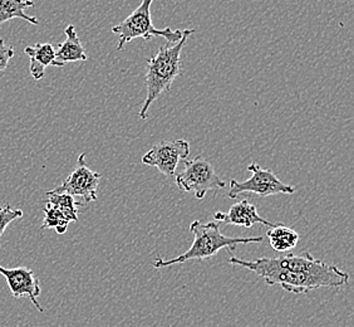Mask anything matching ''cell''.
I'll use <instances>...</instances> for the list:
<instances>
[{
  "instance_id": "obj_1",
  "label": "cell",
  "mask_w": 354,
  "mask_h": 327,
  "mask_svg": "<svg viewBox=\"0 0 354 327\" xmlns=\"http://www.w3.org/2000/svg\"><path fill=\"white\" fill-rule=\"evenodd\" d=\"M229 263L252 271L266 281L268 286L278 285L294 294H307L318 288H341L349 282L347 272L314 258L309 252L289 253L286 257H261L254 260L230 254Z\"/></svg>"
},
{
  "instance_id": "obj_2",
  "label": "cell",
  "mask_w": 354,
  "mask_h": 327,
  "mask_svg": "<svg viewBox=\"0 0 354 327\" xmlns=\"http://www.w3.org/2000/svg\"><path fill=\"white\" fill-rule=\"evenodd\" d=\"M190 232L194 237L192 245L186 252L171 259H164L161 257L153 260L155 268L181 265L194 259H207L216 256L223 249H235L239 245H252L261 243L264 237H226L220 231V223L209 222L203 223L195 220L190 224Z\"/></svg>"
},
{
  "instance_id": "obj_3",
  "label": "cell",
  "mask_w": 354,
  "mask_h": 327,
  "mask_svg": "<svg viewBox=\"0 0 354 327\" xmlns=\"http://www.w3.org/2000/svg\"><path fill=\"white\" fill-rule=\"evenodd\" d=\"M195 29H190L183 39L170 47H161L158 53L153 55L147 63L146 72V86L147 96L140 109V117L147 118V112L151 105L156 101L160 96L169 91L174 81L181 75V52L184 49L189 35H194Z\"/></svg>"
},
{
  "instance_id": "obj_4",
  "label": "cell",
  "mask_w": 354,
  "mask_h": 327,
  "mask_svg": "<svg viewBox=\"0 0 354 327\" xmlns=\"http://www.w3.org/2000/svg\"><path fill=\"white\" fill-rule=\"evenodd\" d=\"M153 1L155 0H142V3L135 12H132L124 21L112 28V33L118 35L117 51H121L129 42L136 38H143L149 41L155 37H162L167 43L176 44L177 42L183 39L185 35L190 32V29L172 30L169 27L165 29L153 27L151 15V6Z\"/></svg>"
},
{
  "instance_id": "obj_5",
  "label": "cell",
  "mask_w": 354,
  "mask_h": 327,
  "mask_svg": "<svg viewBox=\"0 0 354 327\" xmlns=\"http://www.w3.org/2000/svg\"><path fill=\"white\" fill-rule=\"evenodd\" d=\"M184 166V170L176 175L177 186L186 193H194L196 199H204L209 191L226 186L225 180L216 174L214 165L205 157H198L185 161Z\"/></svg>"
},
{
  "instance_id": "obj_6",
  "label": "cell",
  "mask_w": 354,
  "mask_h": 327,
  "mask_svg": "<svg viewBox=\"0 0 354 327\" xmlns=\"http://www.w3.org/2000/svg\"><path fill=\"white\" fill-rule=\"evenodd\" d=\"M248 170L252 173V177L244 182L230 180V191L227 193L229 198H238L244 193H254L260 198L272 197L277 194H294L295 188L293 185L284 184L279 177L270 170L261 169L258 164L252 163L248 166Z\"/></svg>"
},
{
  "instance_id": "obj_7",
  "label": "cell",
  "mask_w": 354,
  "mask_h": 327,
  "mask_svg": "<svg viewBox=\"0 0 354 327\" xmlns=\"http://www.w3.org/2000/svg\"><path fill=\"white\" fill-rule=\"evenodd\" d=\"M101 182V174L91 170L86 163V154H81L77 160L75 170L62 183L61 186L50 191L57 194H68L71 197H81L84 204L97 200V189Z\"/></svg>"
},
{
  "instance_id": "obj_8",
  "label": "cell",
  "mask_w": 354,
  "mask_h": 327,
  "mask_svg": "<svg viewBox=\"0 0 354 327\" xmlns=\"http://www.w3.org/2000/svg\"><path fill=\"white\" fill-rule=\"evenodd\" d=\"M190 155V143L186 140L162 141L155 145L142 157V163L155 166L165 177H175L177 165Z\"/></svg>"
},
{
  "instance_id": "obj_9",
  "label": "cell",
  "mask_w": 354,
  "mask_h": 327,
  "mask_svg": "<svg viewBox=\"0 0 354 327\" xmlns=\"http://www.w3.org/2000/svg\"><path fill=\"white\" fill-rule=\"evenodd\" d=\"M0 274L7 281L8 287L13 294L14 299L19 300L21 297H28L32 301L35 308L43 312L38 297L41 296V283L35 272L27 267H17V268H7L0 266Z\"/></svg>"
},
{
  "instance_id": "obj_10",
  "label": "cell",
  "mask_w": 354,
  "mask_h": 327,
  "mask_svg": "<svg viewBox=\"0 0 354 327\" xmlns=\"http://www.w3.org/2000/svg\"><path fill=\"white\" fill-rule=\"evenodd\" d=\"M215 222L226 225H235V227H244L252 228L255 224H264L266 227H277L280 223H272L263 218L258 213L255 205L252 204L248 199L232 205L229 211H216L214 215Z\"/></svg>"
},
{
  "instance_id": "obj_11",
  "label": "cell",
  "mask_w": 354,
  "mask_h": 327,
  "mask_svg": "<svg viewBox=\"0 0 354 327\" xmlns=\"http://www.w3.org/2000/svg\"><path fill=\"white\" fill-rule=\"evenodd\" d=\"M66 41L59 44V47L55 49V61L52 62V66L55 67H63L67 63L72 62L87 61V52L81 43L80 37L77 35L75 26L69 24L64 29Z\"/></svg>"
},
{
  "instance_id": "obj_12",
  "label": "cell",
  "mask_w": 354,
  "mask_h": 327,
  "mask_svg": "<svg viewBox=\"0 0 354 327\" xmlns=\"http://www.w3.org/2000/svg\"><path fill=\"white\" fill-rule=\"evenodd\" d=\"M24 53L29 57V72L35 81L41 80L46 75V69L55 61V48L50 43H37L28 46Z\"/></svg>"
},
{
  "instance_id": "obj_13",
  "label": "cell",
  "mask_w": 354,
  "mask_h": 327,
  "mask_svg": "<svg viewBox=\"0 0 354 327\" xmlns=\"http://www.w3.org/2000/svg\"><path fill=\"white\" fill-rule=\"evenodd\" d=\"M29 7H35L33 0H0V26L15 18L38 26L39 19L26 13V9Z\"/></svg>"
},
{
  "instance_id": "obj_14",
  "label": "cell",
  "mask_w": 354,
  "mask_h": 327,
  "mask_svg": "<svg viewBox=\"0 0 354 327\" xmlns=\"http://www.w3.org/2000/svg\"><path fill=\"white\" fill-rule=\"evenodd\" d=\"M272 249L277 252H288L294 249L299 242V233L295 232L292 228L280 223L277 227H272L266 233Z\"/></svg>"
},
{
  "instance_id": "obj_15",
  "label": "cell",
  "mask_w": 354,
  "mask_h": 327,
  "mask_svg": "<svg viewBox=\"0 0 354 327\" xmlns=\"http://www.w3.org/2000/svg\"><path fill=\"white\" fill-rule=\"evenodd\" d=\"M47 197V203L61 211L71 223L78 222V206L81 204L75 202V197H71L68 194H57L52 191H48Z\"/></svg>"
},
{
  "instance_id": "obj_16",
  "label": "cell",
  "mask_w": 354,
  "mask_h": 327,
  "mask_svg": "<svg viewBox=\"0 0 354 327\" xmlns=\"http://www.w3.org/2000/svg\"><path fill=\"white\" fill-rule=\"evenodd\" d=\"M44 211V219L41 223V229H55L58 234H64L68 229V225L71 222L66 218L61 211L55 209V206L46 203L43 206Z\"/></svg>"
},
{
  "instance_id": "obj_17",
  "label": "cell",
  "mask_w": 354,
  "mask_h": 327,
  "mask_svg": "<svg viewBox=\"0 0 354 327\" xmlns=\"http://www.w3.org/2000/svg\"><path fill=\"white\" fill-rule=\"evenodd\" d=\"M21 217H23V211L21 209H14L9 204L0 206V238L3 237V234L7 231L9 224H12L14 220L21 219Z\"/></svg>"
},
{
  "instance_id": "obj_18",
  "label": "cell",
  "mask_w": 354,
  "mask_h": 327,
  "mask_svg": "<svg viewBox=\"0 0 354 327\" xmlns=\"http://www.w3.org/2000/svg\"><path fill=\"white\" fill-rule=\"evenodd\" d=\"M14 57V48L8 46L3 38H0V72L6 71L9 61Z\"/></svg>"
}]
</instances>
